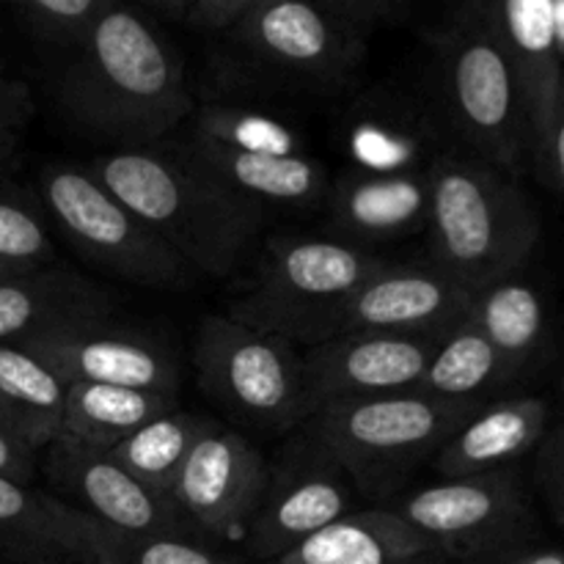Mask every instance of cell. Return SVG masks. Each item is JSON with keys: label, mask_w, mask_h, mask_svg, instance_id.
<instances>
[{"label": "cell", "mask_w": 564, "mask_h": 564, "mask_svg": "<svg viewBox=\"0 0 564 564\" xmlns=\"http://www.w3.org/2000/svg\"><path fill=\"white\" fill-rule=\"evenodd\" d=\"M88 171L191 270L229 275L262 229L264 207L229 191L187 149L119 147Z\"/></svg>", "instance_id": "7a4b0ae2"}, {"label": "cell", "mask_w": 564, "mask_h": 564, "mask_svg": "<svg viewBox=\"0 0 564 564\" xmlns=\"http://www.w3.org/2000/svg\"><path fill=\"white\" fill-rule=\"evenodd\" d=\"M471 301L474 292L438 264L386 262L308 328L303 347L364 334L444 336L466 319Z\"/></svg>", "instance_id": "9c48e42d"}, {"label": "cell", "mask_w": 564, "mask_h": 564, "mask_svg": "<svg viewBox=\"0 0 564 564\" xmlns=\"http://www.w3.org/2000/svg\"><path fill=\"white\" fill-rule=\"evenodd\" d=\"M317 3L356 25L358 31H369L380 22H391L394 17H400L405 0H317Z\"/></svg>", "instance_id": "d6a6232c"}, {"label": "cell", "mask_w": 564, "mask_h": 564, "mask_svg": "<svg viewBox=\"0 0 564 564\" xmlns=\"http://www.w3.org/2000/svg\"><path fill=\"white\" fill-rule=\"evenodd\" d=\"M33 474H36V452L0 427V477L31 482Z\"/></svg>", "instance_id": "d590c367"}, {"label": "cell", "mask_w": 564, "mask_h": 564, "mask_svg": "<svg viewBox=\"0 0 564 564\" xmlns=\"http://www.w3.org/2000/svg\"><path fill=\"white\" fill-rule=\"evenodd\" d=\"M512 375L505 358L485 339L482 330L468 319L438 336L430 356L419 391L449 402H474L482 405V397L499 386L510 383Z\"/></svg>", "instance_id": "4316f807"}, {"label": "cell", "mask_w": 564, "mask_h": 564, "mask_svg": "<svg viewBox=\"0 0 564 564\" xmlns=\"http://www.w3.org/2000/svg\"><path fill=\"white\" fill-rule=\"evenodd\" d=\"M386 264L367 248L336 237H273L251 290L237 297L229 317L303 345L308 328Z\"/></svg>", "instance_id": "5b68a950"}, {"label": "cell", "mask_w": 564, "mask_h": 564, "mask_svg": "<svg viewBox=\"0 0 564 564\" xmlns=\"http://www.w3.org/2000/svg\"><path fill=\"white\" fill-rule=\"evenodd\" d=\"M174 408H180L176 394L69 380L64 427H61L58 438L110 452L119 441L135 433L141 424L152 422L154 416L174 411Z\"/></svg>", "instance_id": "484cf974"}, {"label": "cell", "mask_w": 564, "mask_h": 564, "mask_svg": "<svg viewBox=\"0 0 564 564\" xmlns=\"http://www.w3.org/2000/svg\"><path fill=\"white\" fill-rule=\"evenodd\" d=\"M209 419L185 413L174 408L169 413H160L152 422L141 424L135 433L110 449V455L127 468L135 479H141L149 490H154L163 499H171L180 479L185 460L191 457L193 446L207 430Z\"/></svg>", "instance_id": "83f0119b"}, {"label": "cell", "mask_w": 564, "mask_h": 564, "mask_svg": "<svg viewBox=\"0 0 564 564\" xmlns=\"http://www.w3.org/2000/svg\"><path fill=\"white\" fill-rule=\"evenodd\" d=\"M257 61L308 83H341L361 64L364 31L317 0H262L235 28Z\"/></svg>", "instance_id": "8fae6325"}, {"label": "cell", "mask_w": 564, "mask_h": 564, "mask_svg": "<svg viewBox=\"0 0 564 564\" xmlns=\"http://www.w3.org/2000/svg\"><path fill=\"white\" fill-rule=\"evenodd\" d=\"M449 113L482 160L516 174L529 149V119L521 83L496 42L477 0H466L441 39Z\"/></svg>", "instance_id": "8992f818"}, {"label": "cell", "mask_w": 564, "mask_h": 564, "mask_svg": "<svg viewBox=\"0 0 564 564\" xmlns=\"http://www.w3.org/2000/svg\"><path fill=\"white\" fill-rule=\"evenodd\" d=\"M22 347L53 364L66 380L124 386V389L176 394L180 369L160 341L108 319H91L53 330Z\"/></svg>", "instance_id": "9a60e30c"}, {"label": "cell", "mask_w": 564, "mask_h": 564, "mask_svg": "<svg viewBox=\"0 0 564 564\" xmlns=\"http://www.w3.org/2000/svg\"><path fill=\"white\" fill-rule=\"evenodd\" d=\"M438 336L364 334L303 347L306 419L325 408L416 391Z\"/></svg>", "instance_id": "7c38bea8"}, {"label": "cell", "mask_w": 564, "mask_h": 564, "mask_svg": "<svg viewBox=\"0 0 564 564\" xmlns=\"http://www.w3.org/2000/svg\"><path fill=\"white\" fill-rule=\"evenodd\" d=\"M499 564H564V551L562 549L527 551V554L510 556V560L499 562Z\"/></svg>", "instance_id": "74e56055"}, {"label": "cell", "mask_w": 564, "mask_h": 564, "mask_svg": "<svg viewBox=\"0 0 564 564\" xmlns=\"http://www.w3.org/2000/svg\"><path fill=\"white\" fill-rule=\"evenodd\" d=\"M496 42L521 83L529 119V149H538L562 77L556 53L554 0H477Z\"/></svg>", "instance_id": "d6986e66"}, {"label": "cell", "mask_w": 564, "mask_h": 564, "mask_svg": "<svg viewBox=\"0 0 564 564\" xmlns=\"http://www.w3.org/2000/svg\"><path fill=\"white\" fill-rule=\"evenodd\" d=\"M391 510L438 545L446 560L496 551L529 529L527 494L507 468L441 479Z\"/></svg>", "instance_id": "30bf717a"}, {"label": "cell", "mask_w": 564, "mask_h": 564, "mask_svg": "<svg viewBox=\"0 0 564 564\" xmlns=\"http://www.w3.org/2000/svg\"><path fill=\"white\" fill-rule=\"evenodd\" d=\"M47 449V471L55 488L72 496V507L94 521L119 532L193 538V527L174 501L149 490L110 452L69 438H55Z\"/></svg>", "instance_id": "5bb4252c"}, {"label": "cell", "mask_w": 564, "mask_h": 564, "mask_svg": "<svg viewBox=\"0 0 564 564\" xmlns=\"http://www.w3.org/2000/svg\"><path fill=\"white\" fill-rule=\"evenodd\" d=\"M430 543L394 510L347 512L279 556L275 564H444Z\"/></svg>", "instance_id": "603a6c76"}, {"label": "cell", "mask_w": 564, "mask_h": 564, "mask_svg": "<svg viewBox=\"0 0 564 564\" xmlns=\"http://www.w3.org/2000/svg\"><path fill=\"white\" fill-rule=\"evenodd\" d=\"M545 496H549V505L551 510H554V518L564 527V482H556L551 485V488H545Z\"/></svg>", "instance_id": "ab89813d"}, {"label": "cell", "mask_w": 564, "mask_h": 564, "mask_svg": "<svg viewBox=\"0 0 564 564\" xmlns=\"http://www.w3.org/2000/svg\"><path fill=\"white\" fill-rule=\"evenodd\" d=\"M270 482V468L251 441L209 419L171 494L193 529L242 540Z\"/></svg>", "instance_id": "4fadbf2b"}, {"label": "cell", "mask_w": 564, "mask_h": 564, "mask_svg": "<svg viewBox=\"0 0 564 564\" xmlns=\"http://www.w3.org/2000/svg\"><path fill=\"white\" fill-rule=\"evenodd\" d=\"M55 264L42 215L22 198L0 193V273H25Z\"/></svg>", "instance_id": "f546056e"}, {"label": "cell", "mask_w": 564, "mask_h": 564, "mask_svg": "<svg viewBox=\"0 0 564 564\" xmlns=\"http://www.w3.org/2000/svg\"><path fill=\"white\" fill-rule=\"evenodd\" d=\"M554 25H556V53H560L564 69V0H554Z\"/></svg>", "instance_id": "60d3db41"}, {"label": "cell", "mask_w": 564, "mask_h": 564, "mask_svg": "<svg viewBox=\"0 0 564 564\" xmlns=\"http://www.w3.org/2000/svg\"><path fill=\"white\" fill-rule=\"evenodd\" d=\"M0 427L9 430V427H6V416H3V411H0ZM14 438H17V435H14Z\"/></svg>", "instance_id": "b9f144b4"}, {"label": "cell", "mask_w": 564, "mask_h": 564, "mask_svg": "<svg viewBox=\"0 0 564 564\" xmlns=\"http://www.w3.org/2000/svg\"><path fill=\"white\" fill-rule=\"evenodd\" d=\"M262 0H193L187 20L207 31H231Z\"/></svg>", "instance_id": "836d02e7"}, {"label": "cell", "mask_w": 564, "mask_h": 564, "mask_svg": "<svg viewBox=\"0 0 564 564\" xmlns=\"http://www.w3.org/2000/svg\"><path fill=\"white\" fill-rule=\"evenodd\" d=\"M147 3L169 17H187V9H191L193 0H147Z\"/></svg>", "instance_id": "f35d334b"}, {"label": "cell", "mask_w": 564, "mask_h": 564, "mask_svg": "<svg viewBox=\"0 0 564 564\" xmlns=\"http://www.w3.org/2000/svg\"><path fill=\"white\" fill-rule=\"evenodd\" d=\"M33 31L61 44H75L105 11L121 0H9Z\"/></svg>", "instance_id": "4dcf8cb0"}, {"label": "cell", "mask_w": 564, "mask_h": 564, "mask_svg": "<svg viewBox=\"0 0 564 564\" xmlns=\"http://www.w3.org/2000/svg\"><path fill=\"white\" fill-rule=\"evenodd\" d=\"M187 152L229 191L268 207H314L328 196V174L303 152H270L196 132Z\"/></svg>", "instance_id": "ffe728a7"}, {"label": "cell", "mask_w": 564, "mask_h": 564, "mask_svg": "<svg viewBox=\"0 0 564 564\" xmlns=\"http://www.w3.org/2000/svg\"><path fill=\"white\" fill-rule=\"evenodd\" d=\"M69 380L22 345H0V411L11 435L33 452L53 444L64 427Z\"/></svg>", "instance_id": "cb8c5ba5"}, {"label": "cell", "mask_w": 564, "mask_h": 564, "mask_svg": "<svg viewBox=\"0 0 564 564\" xmlns=\"http://www.w3.org/2000/svg\"><path fill=\"white\" fill-rule=\"evenodd\" d=\"M350 477L325 457L312 455L284 474H270L246 543L259 560H279L312 534L350 512Z\"/></svg>", "instance_id": "2e32d148"}, {"label": "cell", "mask_w": 564, "mask_h": 564, "mask_svg": "<svg viewBox=\"0 0 564 564\" xmlns=\"http://www.w3.org/2000/svg\"><path fill=\"white\" fill-rule=\"evenodd\" d=\"M468 319L505 358L512 378H518L543 352L549 336L543 295L521 275H507L474 292Z\"/></svg>", "instance_id": "d4e9b609"}, {"label": "cell", "mask_w": 564, "mask_h": 564, "mask_svg": "<svg viewBox=\"0 0 564 564\" xmlns=\"http://www.w3.org/2000/svg\"><path fill=\"white\" fill-rule=\"evenodd\" d=\"M39 202L61 235L116 279L149 290L187 281L191 268L88 169L64 163L44 169Z\"/></svg>", "instance_id": "52a82bcc"}, {"label": "cell", "mask_w": 564, "mask_h": 564, "mask_svg": "<svg viewBox=\"0 0 564 564\" xmlns=\"http://www.w3.org/2000/svg\"><path fill=\"white\" fill-rule=\"evenodd\" d=\"M328 220L336 240L367 248L397 242L427 226L430 176L424 171H350L328 187Z\"/></svg>", "instance_id": "e0dca14e"}, {"label": "cell", "mask_w": 564, "mask_h": 564, "mask_svg": "<svg viewBox=\"0 0 564 564\" xmlns=\"http://www.w3.org/2000/svg\"><path fill=\"white\" fill-rule=\"evenodd\" d=\"M193 358L202 389L242 422L268 430L306 422L301 352L284 336L213 314L198 328Z\"/></svg>", "instance_id": "ba28073f"}, {"label": "cell", "mask_w": 564, "mask_h": 564, "mask_svg": "<svg viewBox=\"0 0 564 564\" xmlns=\"http://www.w3.org/2000/svg\"><path fill=\"white\" fill-rule=\"evenodd\" d=\"M538 474L543 488L564 482V419L556 424L554 433H545L543 444H540Z\"/></svg>", "instance_id": "8d00e7d4"}, {"label": "cell", "mask_w": 564, "mask_h": 564, "mask_svg": "<svg viewBox=\"0 0 564 564\" xmlns=\"http://www.w3.org/2000/svg\"><path fill=\"white\" fill-rule=\"evenodd\" d=\"M28 113V99L20 83H11L0 75V160H6L20 135L22 119Z\"/></svg>", "instance_id": "e575fe53"}, {"label": "cell", "mask_w": 564, "mask_h": 564, "mask_svg": "<svg viewBox=\"0 0 564 564\" xmlns=\"http://www.w3.org/2000/svg\"><path fill=\"white\" fill-rule=\"evenodd\" d=\"M477 408L419 389L402 391L317 411L306 419V438L312 455L325 457L361 485H372L435 455Z\"/></svg>", "instance_id": "277c9868"}, {"label": "cell", "mask_w": 564, "mask_h": 564, "mask_svg": "<svg viewBox=\"0 0 564 564\" xmlns=\"http://www.w3.org/2000/svg\"><path fill=\"white\" fill-rule=\"evenodd\" d=\"M72 50L58 94L86 130L121 147H152L193 113L176 53L124 3L97 17Z\"/></svg>", "instance_id": "6da1fadb"}, {"label": "cell", "mask_w": 564, "mask_h": 564, "mask_svg": "<svg viewBox=\"0 0 564 564\" xmlns=\"http://www.w3.org/2000/svg\"><path fill=\"white\" fill-rule=\"evenodd\" d=\"M83 564H240L193 538L180 534H132L110 529L86 516Z\"/></svg>", "instance_id": "f1b7e54d"}, {"label": "cell", "mask_w": 564, "mask_h": 564, "mask_svg": "<svg viewBox=\"0 0 564 564\" xmlns=\"http://www.w3.org/2000/svg\"><path fill=\"white\" fill-rule=\"evenodd\" d=\"M551 424L545 397H510L479 405L435 452V468L444 479L501 471L512 460L543 444Z\"/></svg>", "instance_id": "44dd1931"}, {"label": "cell", "mask_w": 564, "mask_h": 564, "mask_svg": "<svg viewBox=\"0 0 564 564\" xmlns=\"http://www.w3.org/2000/svg\"><path fill=\"white\" fill-rule=\"evenodd\" d=\"M0 562L83 564L86 512L31 482L0 477Z\"/></svg>", "instance_id": "7402d4cb"}, {"label": "cell", "mask_w": 564, "mask_h": 564, "mask_svg": "<svg viewBox=\"0 0 564 564\" xmlns=\"http://www.w3.org/2000/svg\"><path fill=\"white\" fill-rule=\"evenodd\" d=\"M430 176L433 264L466 290L521 273L540 240L527 193L482 158H441Z\"/></svg>", "instance_id": "3957f363"}, {"label": "cell", "mask_w": 564, "mask_h": 564, "mask_svg": "<svg viewBox=\"0 0 564 564\" xmlns=\"http://www.w3.org/2000/svg\"><path fill=\"white\" fill-rule=\"evenodd\" d=\"M538 160L540 171L551 180V185L564 196V72L556 88L554 108H551L549 124H545L543 138L532 154Z\"/></svg>", "instance_id": "1f68e13d"}, {"label": "cell", "mask_w": 564, "mask_h": 564, "mask_svg": "<svg viewBox=\"0 0 564 564\" xmlns=\"http://www.w3.org/2000/svg\"><path fill=\"white\" fill-rule=\"evenodd\" d=\"M113 301L77 270L47 264L0 273V345H22L53 330L108 319Z\"/></svg>", "instance_id": "ac0fdd59"}]
</instances>
